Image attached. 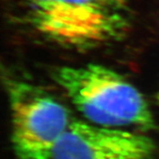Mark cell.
<instances>
[{
  "instance_id": "4",
  "label": "cell",
  "mask_w": 159,
  "mask_h": 159,
  "mask_svg": "<svg viewBox=\"0 0 159 159\" xmlns=\"http://www.w3.org/2000/svg\"><path fill=\"white\" fill-rule=\"evenodd\" d=\"M155 152V142L146 135L72 120L52 159H153Z\"/></svg>"
},
{
  "instance_id": "2",
  "label": "cell",
  "mask_w": 159,
  "mask_h": 159,
  "mask_svg": "<svg viewBox=\"0 0 159 159\" xmlns=\"http://www.w3.org/2000/svg\"><path fill=\"white\" fill-rule=\"evenodd\" d=\"M31 28L58 45L89 50L120 39L129 27L127 0H22Z\"/></svg>"
},
{
  "instance_id": "1",
  "label": "cell",
  "mask_w": 159,
  "mask_h": 159,
  "mask_svg": "<svg viewBox=\"0 0 159 159\" xmlns=\"http://www.w3.org/2000/svg\"><path fill=\"white\" fill-rule=\"evenodd\" d=\"M54 81L92 124L154 129L153 114L142 94L113 69L100 64L57 67Z\"/></svg>"
},
{
  "instance_id": "3",
  "label": "cell",
  "mask_w": 159,
  "mask_h": 159,
  "mask_svg": "<svg viewBox=\"0 0 159 159\" xmlns=\"http://www.w3.org/2000/svg\"><path fill=\"white\" fill-rule=\"evenodd\" d=\"M8 97L15 159H52L71 121L66 108L49 93L26 81H11Z\"/></svg>"
},
{
  "instance_id": "5",
  "label": "cell",
  "mask_w": 159,
  "mask_h": 159,
  "mask_svg": "<svg viewBox=\"0 0 159 159\" xmlns=\"http://www.w3.org/2000/svg\"><path fill=\"white\" fill-rule=\"evenodd\" d=\"M158 99H159V96H158Z\"/></svg>"
}]
</instances>
